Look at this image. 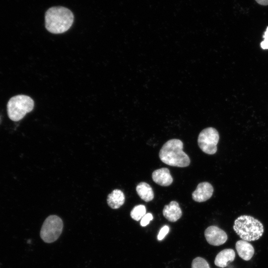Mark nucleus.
Wrapping results in <instances>:
<instances>
[{
    "label": "nucleus",
    "instance_id": "nucleus-1",
    "mask_svg": "<svg viewBox=\"0 0 268 268\" xmlns=\"http://www.w3.org/2000/svg\"><path fill=\"white\" fill-rule=\"evenodd\" d=\"M45 27L50 32L61 34L67 31L74 20L72 12L63 6H54L49 8L45 13Z\"/></svg>",
    "mask_w": 268,
    "mask_h": 268
},
{
    "label": "nucleus",
    "instance_id": "nucleus-2",
    "mask_svg": "<svg viewBox=\"0 0 268 268\" xmlns=\"http://www.w3.org/2000/svg\"><path fill=\"white\" fill-rule=\"evenodd\" d=\"M183 143L178 139L168 140L160 150L159 156L161 161L168 165L185 167L189 165V156L183 151Z\"/></svg>",
    "mask_w": 268,
    "mask_h": 268
},
{
    "label": "nucleus",
    "instance_id": "nucleus-3",
    "mask_svg": "<svg viewBox=\"0 0 268 268\" xmlns=\"http://www.w3.org/2000/svg\"><path fill=\"white\" fill-rule=\"evenodd\" d=\"M233 229L242 240L248 242L259 239L264 232V226L258 219L246 215L235 219Z\"/></svg>",
    "mask_w": 268,
    "mask_h": 268
},
{
    "label": "nucleus",
    "instance_id": "nucleus-4",
    "mask_svg": "<svg viewBox=\"0 0 268 268\" xmlns=\"http://www.w3.org/2000/svg\"><path fill=\"white\" fill-rule=\"evenodd\" d=\"M33 100L28 96L18 95L11 97L7 104L8 117L13 121H18L34 108Z\"/></svg>",
    "mask_w": 268,
    "mask_h": 268
},
{
    "label": "nucleus",
    "instance_id": "nucleus-5",
    "mask_svg": "<svg viewBox=\"0 0 268 268\" xmlns=\"http://www.w3.org/2000/svg\"><path fill=\"white\" fill-rule=\"evenodd\" d=\"M63 222L57 215L49 216L44 221L40 231V237L46 243H52L56 241L61 234Z\"/></svg>",
    "mask_w": 268,
    "mask_h": 268
},
{
    "label": "nucleus",
    "instance_id": "nucleus-6",
    "mask_svg": "<svg viewBox=\"0 0 268 268\" xmlns=\"http://www.w3.org/2000/svg\"><path fill=\"white\" fill-rule=\"evenodd\" d=\"M219 139L218 131L209 127L203 129L200 133L198 143L200 149L208 154H214L217 151V144Z\"/></svg>",
    "mask_w": 268,
    "mask_h": 268
},
{
    "label": "nucleus",
    "instance_id": "nucleus-7",
    "mask_svg": "<svg viewBox=\"0 0 268 268\" xmlns=\"http://www.w3.org/2000/svg\"><path fill=\"white\" fill-rule=\"evenodd\" d=\"M207 242L213 246H220L224 244L228 239L226 232L216 226H210L204 231Z\"/></svg>",
    "mask_w": 268,
    "mask_h": 268
},
{
    "label": "nucleus",
    "instance_id": "nucleus-8",
    "mask_svg": "<svg viewBox=\"0 0 268 268\" xmlns=\"http://www.w3.org/2000/svg\"><path fill=\"white\" fill-rule=\"evenodd\" d=\"M213 192L212 186L208 182H203L198 184L192 193L193 199L197 202H203L209 199Z\"/></svg>",
    "mask_w": 268,
    "mask_h": 268
},
{
    "label": "nucleus",
    "instance_id": "nucleus-9",
    "mask_svg": "<svg viewBox=\"0 0 268 268\" xmlns=\"http://www.w3.org/2000/svg\"><path fill=\"white\" fill-rule=\"evenodd\" d=\"M153 181L161 186H168L173 182V178L169 170L162 168L154 171L152 174Z\"/></svg>",
    "mask_w": 268,
    "mask_h": 268
},
{
    "label": "nucleus",
    "instance_id": "nucleus-10",
    "mask_svg": "<svg viewBox=\"0 0 268 268\" xmlns=\"http://www.w3.org/2000/svg\"><path fill=\"white\" fill-rule=\"evenodd\" d=\"M163 216L170 222H176L181 218L182 212L179 203L176 201H171L164 206L163 209Z\"/></svg>",
    "mask_w": 268,
    "mask_h": 268
},
{
    "label": "nucleus",
    "instance_id": "nucleus-11",
    "mask_svg": "<svg viewBox=\"0 0 268 268\" xmlns=\"http://www.w3.org/2000/svg\"><path fill=\"white\" fill-rule=\"evenodd\" d=\"M239 256L245 261H249L253 257L255 250L251 244L247 241H238L235 245Z\"/></svg>",
    "mask_w": 268,
    "mask_h": 268
},
{
    "label": "nucleus",
    "instance_id": "nucleus-12",
    "mask_svg": "<svg viewBox=\"0 0 268 268\" xmlns=\"http://www.w3.org/2000/svg\"><path fill=\"white\" fill-rule=\"evenodd\" d=\"M235 258V251L232 249H225L220 251L216 256L214 264L220 268H225L232 262Z\"/></svg>",
    "mask_w": 268,
    "mask_h": 268
},
{
    "label": "nucleus",
    "instance_id": "nucleus-13",
    "mask_svg": "<svg viewBox=\"0 0 268 268\" xmlns=\"http://www.w3.org/2000/svg\"><path fill=\"white\" fill-rule=\"evenodd\" d=\"M125 197L122 191L119 189L113 190L108 195L107 201L109 206L113 209H117L124 203Z\"/></svg>",
    "mask_w": 268,
    "mask_h": 268
},
{
    "label": "nucleus",
    "instance_id": "nucleus-14",
    "mask_svg": "<svg viewBox=\"0 0 268 268\" xmlns=\"http://www.w3.org/2000/svg\"><path fill=\"white\" fill-rule=\"evenodd\" d=\"M136 191L139 197L145 201H150L154 198L152 188L145 182L139 183L136 187Z\"/></svg>",
    "mask_w": 268,
    "mask_h": 268
},
{
    "label": "nucleus",
    "instance_id": "nucleus-15",
    "mask_svg": "<svg viewBox=\"0 0 268 268\" xmlns=\"http://www.w3.org/2000/svg\"><path fill=\"white\" fill-rule=\"evenodd\" d=\"M146 214V208L144 205L139 204L134 206L131 211V217L138 221Z\"/></svg>",
    "mask_w": 268,
    "mask_h": 268
},
{
    "label": "nucleus",
    "instance_id": "nucleus-16",
    "mask_svg": "<svg viewBox=\"0 0 268 268\" xmlns=\"http://www.w3.org/2000/svg\"><path fill=\"white\" fill-rule=\"evenodd\" d=\"M192 268H210V267L205 259L199 257L193 260Z\"/></svg>",
    "mask_w": 268,
    "mask_h": 268
},
{
    "label": "nucleus",
    "instance_id": "nucleus-17",
    "mask_svg": "<svg viewBox=\"0 0 268 268\" xmlns=\"http://www.w3.org/2000/svg\"><path fill=\"white\" fill-rule=\"evenodd\" d=\"M153 219V216L151 213H148L145 214L141 219L140 225L141 226H146L148 225L150 221Z\"/></svg>",
    "mask_w": 268,
    "mask_h": 268
},
{
    "label": "nucleus",
    "instance_id": "nucleus-18",
    "mask_svg": "<svg viewBox=\"0 0 268 268\" xmlns=\"http://www.w3.org/2000/svg\"><path fill=\"white\" fill-rule=\"evenodd\" d=\"M264 40L260 43V46L263 50L268 49V26L263 35Z\"/></svg>",
    "mask_w": 268,
    "mask_h": 268
},
{
    "label": "nucleus",
    "instance_id": "nucleus-19",
    "mask_svg": "<svg viewBox=\"0 0 268 268\" xmlns=\"http://www.w3.org/2000/svg\"><path fill=\"white\" fill-rule=\"evenodd\" d=\"M169 231V227L167 225H165L159 231L158 235L157 236V239L158 240H162L164 237L167 234Z\"/></svg>",
    "mask_w": 268,
    "mask_h": 268
},
{
    "label": "nucleus",
    "instance_id": "nucleus-20",
    "mask_svg": "<svg viewBox=\"0 0 268 268\" xmlns=\"http://www.w3.org/2000/svg\"><path fill=\"white\" fill-rule=\"evenodd\" d=\"M257 3L263 5H268V0H255Z\"/></svg>",
    "mask_w": 268,
    "mask_h": 268
}]
</instances>
